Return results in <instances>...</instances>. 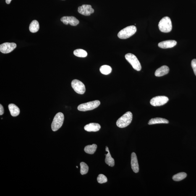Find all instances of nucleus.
<instances>
[{
	"instance_id": "29",
	"label": "nucleus",
	"mask_w": 196,
	"mask_h": 196,
	"mask_svg": "<svg viewBox=\"0 0 196 196\" xmlns=\"http://www.w3.org/2000/svg\"><path fill=\"white\" fill-rule=\"evenodd\" d=\"M77 168H78V166H77Z\"/></svg>"
},
{
	"instance_id": "8",
	"label": "nucleus",
	"mask_w": 196,
	"mask_h": 196,
	"mask_svg": "<svg viewBox=\"0 0 196 196\" xmlns=\"http://www.w3.org/2000/svg\"><path fill=\"white\" fill-rule=\"evenodd\" d=\"M169 100L168 97L165 96H158L151 100L150 103L154 106H161L166 104Z\"/></svg>"
},
{
	"instance_id": "19",
	"label": "nucleus",
	"mask_w": 196,
	"mask_h": 196,
	"mask_svg": "<svg viewBox=\"0 0 196 196\" xmlns=\"http://www.w3.org/2000/svg\"><path fill=\"white\" fill-rule=\"evenodd\" d=\"M39 29V25L36 20L32 21L30 24L29 30L32 33H35L38 32Z\"/></svg>"
},
{
	"instance_id": "18",
	"label": "nucleus",
	"mask_w": 196,
	"mask_h": 196,
	"mask_svg": "<svg viewBox=\"0 0 196 196\" xmlns=\"http://www.w3.org/2000/svg\"><path fill=\"white\" fill-rule=\"evenodd\" d=\"M169 121L167 119L161 118H155L150 119L149 121L148 124L151 125L158 124H168Z\"/></svg>"
},
{
	"instance_id": "17",
	"label": "nucleus",
	"mask_w": 196,
	"mask_h": 196,
	"mask_svg": "<svg viewBox=\"0 0 196 196\" xmlns=\"http://www.w3.org/2000/svg\"><path fill=\"white\" fill-rule=\"evenodd\" d=\"M106 151L108 152L107 154H105L106 155V158H105V162L106 164H107L109 166L113 167L114 166L115 162L114 159L111 157V154H110V152L108 147L106 146Z\"/></svg>"
},
{
	"instance_id": "20",
	"label": "nucleus",
	"mask_w": 196,
	"mask_h": 196,
	"mask_svg": "<svg viewBox=\"0 0 196 196\" xmlns=\"http://www.w3.org/2000/svg\"><path fill=\"white\" fill-rule=\"evenodd\" d=\"M97 148L96 144H93L92 145H89L86 146L84 148V151L89 154H93L95 153Z\"/></svg>"
},
{
	"instance_id": "13",
	"label": "nucleus",
	"mask_w": 196,
	"mask_h": 196,
	"mask_svg": "<svg viewBox=\"0 0 196 196\" xmlns=\"http://www.w3.org/2000/svg\"><path fill=\"white\" fill-rule=\"evenodd\" d=\"M177 42L174 40H168L160 42L159 43L158 46L159 47L163 49L171 48L176 46Z\"/></svg>"
},
{
	"instance_id": "4",
	"label": "nucleus",
	"mask_w": 196,
	"mask_h": 196,
	"mask_svg": "<svg viewBox=\"0 0 196 196\" xmlns=\"http://www.w3.org/2000/svg\"><path fill=\"white\" fill-rule=\"evenodd\" d=\"M64 118V114L62 113L59 112L56 115L51 125L52 129L53 131H57L62 126Z\"/></svg>"
},
{
	"instance_id": "15",
	"label": "nucleus",
	"mask_w": 196,
	"mask_h": 196,
	"mask_svg": "<svg viewBox=\"0 0 196 196\" xmlns=\"http://www.w3.org/2000/svg\"><path fill=\"white\" fill-rule=\"evenodd\" d=\"M169 72V68L167 66H163L155 71V75L157 77H161L168 74Z\"/></svg>"
},
{
	"instance_id": "21",
	"label": "nucleus",
	"mask_w": 196,
	"mask_h": 196,
	"mask_svg": "<svg viewBox=\"0 0 196 196\" xmlns=\"http://www.w3.org/2000/svg\"><path fill=\"white\" fill-rule=\"evenodd\" d=\"M100 71L101 74L105 75H108L111 72L112 68L109 66L103 65L100 68Z\"/></svg>"
},
{
	"instance_id": "6",
	"label": "nucleus",
	"mask_w": 196,
	"mask_h": 196,
	"mask_svg": "<svg viewBox=\"0 0 196 196\" xmlns=\"http://www.w3.org/2000/svg\"><path fill=\"white\" fill-rule=\"evenodd\" d=\"M100 104V102L98 100H95L88 103H82L79 105L77 109L79 111H85L93 110L98 108Z\"/></svg>"
},
{
	"instance_id": "14",
	"label": "nucleus",
	"mask_w": 196,
	"mask_h": 196,
	"mask_svg": "<svg viewBox=\"0 0 196 196\" xmlns=\"http://www.w3.org/2000/svg\"><path fill=\"white\" fill-rule=\"evenodd\" d=\"M101 126L98 123H91L84 126V129L88 132H96L99 130Z\"/></svg>"
},
{
	"instance_id": "28",
	"label": "nucleus",
	"mask_w": 196,
	"mask_h": 196,
	"mask_svg": "<svg viewBox=\"0 0 196 196\" xmlns=\"http://www.w3.org/2000/svg\"><path fill=\"white\" fill-rule=\"evenodd\" d=\"M11 1H12V0H6V4H10Z\"/></svg>"
},
{
	"instance_id": "22",
	"label": "nucleus",
	"mask_w": 196,
	"mask_h": 196,
	"mask_svg": "<svg viewBox=\"0 0 196 196\" xmlns=\"http://www.w3.org/2000/svg\"><path fill=\"white\" fill-rule=\"evenodd\" d=\"M186 173L184 172H181L178 173L173 176V179L175 181H179L185 179L187 176Z\"/></svg>"
},
{
	"instance_id": "5",
	"label": "nucleus",
	"mask_w": 196,
	"mask_h": 196,
	"mask_svg": "<svg viewBox=\"0 0 196 196\" xmlns=\"http://www.w3.org/2000/svg\"><path fill=\"white\" fill-rule=\"evenodd\" d=\"M125 58L135 70L139 71L141 69V66L140 61L135 55L131 53H127L125 55Z\"/></svg>"
},
{
	"instance_id": "27",
	"label": "nucleus",
	"mask_w": 196,
	"mask_h": 196,
	"mask_svg": "<svg viewBox=\"0 0 196 196\" xmlns=\"http://www.w3.org/2000/svg\"><path fill=\"white\" fill-rule=\"evenodd\" d=\"M4 109L2 105H0V115H2L4 114Z\"/></svg>"
},
{
	"instance_id": "23",
	"label": "nucleus",
	"mask_w": 196,
	"mask_h": 196,
	"mask_svg": "<svg viewBox=\"0 0 196 196\" xmlns=\"http://www.w3.org/2000/svg\"><path fill=\"white\" fill-rule=\"evenodd\" d=\"M74 55L80 58H85L87 56V53L86 51L82 49H77L74 52Z\"/></svg>"
},
{
	"instance_id": "9",
	"label": "nucleus",
	"mask_w": 196,
	"mask_h": 196,
	"mask_svg": "<svg viewBox=\"0 0 196 196\" xmlns=\"http://www.w3.org/2000/svg\"><path fill=\"white\" fill-rule=\"evenodd\" d=\"M17 44L14 43H5L0 45V51L3 53L11 52L17 47Z\"/></svg>"
},
{
	"instance_id": "3",
	"label": "nucleus",
	"mask_w": 196,
	"mask_h": 196,
	"mask_svg": "<svg viewBox=\"0 0 196 196\" xmlns=\"http://www.w3.org/2000/svg\"><path fill=\"white\" fill-rule=\"evenodd\" d=\"M137 28L135 26H129L122 29L118 34V36L120 39H128L135 34Z\"/></svg>"
},
{
	"instance_id": "1",
	"label": "nucleus",
	"mask_w": 196,
	"mask_h": 196,
	"mask_svg": "<svg viewBox=\"0 0 196 196\" xmlns=\"http://www.w3.org/2000/svg\"><path fill=\"white\" fill-rule=\"evenodd\" d=\"M133 115L130 111H128L117 120V125L119 128L127 127L130 124L132 120Z\"/></svg>"
},
{
	"instance_id": "2",
	"label": "nucleus",
	"mask_w": 196,
	"mask_h": 196,
	"mask_svg": "<svg viewBox=\"0 0 196 196\" xmlns=\"http://www.w3.org/2000/svg\"><path fill=\"white\" fill-rule=\"evenodd\" d=\"M158 27L160 31L162 32L168 33L170 32L172 29V25L170 18L168 17H163L160 21Z\"/></svg>"
},
{
	"instance_id": "11",
	"label": "nucleus",
	"mask_w": 196,
	"mask_h": 196,
	"mask_svg": "<svg viewBox=\"0 0 196 196\" xmlns=\"http://www.w3.org/2000/svg\"><path fill=\"white\" fill-rule=\"evenodd\" d=\"M61 21L65 25H67L69 24L71 26H76L79 23V21L75 17H64L61 18Z\"/></svg>"
},
{
	"instance_id": "7",
	"label": "nucleus",
	"mask_w": 196,
	"mask_h": 196,
	"mask_svg": "<svg viewBox=\"0 0 196 196\" xmlns=\"http://www.w3.org/2000/svg\"><path fill=\"white\" fill-rule=\"evenodd\" d=\"M71 85L74 91L79 94H83L85 92V86L80 81L76 79L73 80L71 82Z\"/></svg>"
},
{
	"instance_id": "12",
	"label": "nucleus",
	"mask_w": 196,
	"mask_h": 196,
	"mask_svg": "<svg viewBox=\"0 0 196 196\" xmlns=\"http://www.w3.org/2000/svg\"><path fill=\"white\" fill-rule=\"evenodd\" d=\"M131 167L135 173H138L139 171L138 161L136 154L135 153H132L131 154Z\"/></svg>"
},
{
	"instance_id": "24",
	"label": "nucleus",
	"mask_w": 196,
	"mask_h": 196,
	"mask_svg": "<svg viewBox=\"0 0 196 196\" xmlns=\"http://www.w3.org/2000/svg\"><path fill=\"white\" fill-rule=\"evenodd\" d=\"M80 166L81 174L83 175L87 174L89 170V167L88 165L84 162H82L80 163Z\"/></svg>"
},
{
	"instance_id": "26",
	"label": "nucleus",
	"mask_w": 196,
	"mask_h": 196,
	"mask_svg": "<svg viewBox=\"0 0 196 196\" xmlns=\"http://www.w3.org/2000/svg\"><path fill=\"white\" fill-rule=\"evenodd\" d=\"M192 67L193 70L194 74L196 76V59H193L191 63Z\"/></svg>"
},
{
	"instance_id": "25",
	"label": "nucleus",
	"mask_w": 196,
	"mask_h": 196,
	"mask_svg": "<svg viewBox=\"0 0 196 196\" xmlns=\"http://www.w3.org/2000/svg\"><path fill=\"white\" fill-rule=\"evenodd\" d=\"M97 181L99 184H103L107 182V178L104 175L100 174L97 178Z\"/></svg>"
},
{
	"instance_id": "16",
	"label": "nucleus",
	"mask_w": 196,
	"mask_h": 196,
	"mask_svg": "<svg viewBox=\"0 0 196 196\" xmlns=\"http://www.w3.org/2000/svg\"><path fill=\"white\" fill-rule=\"evenodd\" d=\"M9 109L11 115L12 116H17L20 114L19 108L13 103H11L9 105Z\"/></svg>"
},
{
	"instance_id": "10",
	"label": "nucleus",
	"mask_w": 196,
	"mask_h": 196,
	"mask_svg": "<svg viewBox=\"0 0 196 196\" xmlns=\"http://www.w3.org/2000/svg\"><path fill=\"white\" fill-rule=\"evenodd\" d=\"M79 13L85 16H90L94 12V10L90 5L83 4L78 9Z\"/></svg>"
}]
</instances>
